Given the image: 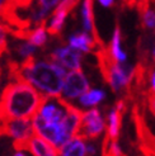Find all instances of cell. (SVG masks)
I'll use <instances>...</instances> for the list:
<instances>
[{"instance_id": "cell-1", "label": "cell", "mask_w": 155, "mask_h": 156, "mask_svg": "<svg viewBox=\"0 0 155 156\" xmlns=\"http://www.w3.org/2000/svg\"><path fill=\"white\" fill-rule=\"evenodd\" d=\"M43 94L28 81H9L0 93V114L6 119H31L37 114Z\"/></svg>"}, {"instance_id": "cell-2", "label": "cell", "mask_w": 155, "mask_h": 156, "mask_svg": "<svg viewBox=\"0 0 155 156\" xmlns=\"http://www.w3.org/2000/svg\"><path fill=\"white\" fill-rule=\"evenodd\" d=\"M19 79L28 81L45 95L59 97L63 91L65 67L53 61H38L34 56L23 60L19 67Z\"/></svg>"}, {"instance_id": "cell-3", "label": "cell", "mask_w": 155, "mask_h": 156, "mask_svg": "<svg viewBox=\"0 0 155 156\" xmlns=\"http://www.w3.org/2000/svg\"><path fill=\"white\" fill-rule=\"evenodd\" d=\"M13 149L15 151H28L33 156H59L60 151L45 138L34 133L27 140H14Z\"/></svg>"}, {"instance_id": "cell-4", "label": "cell", "mask_w": 155, "mask_h": 156, "mask_svg": "<svg viewBox=\"0 0 155 156\" xmlns=\"http://www.w3.org/2000/svg\"><path fill=\"white\" fill-rule=\"evenodd\" d=\"M104 119L98 109H90L84 112L80 127L78 129L75 137H80L83 140H96L104 131Z\"/></svg>"}, {"instance_id": "cell-5", "label": "cell", "mask_w": 155, "mask_h": 156, "mask_svg": "<svg viewBox=\"0 0 155 156\" xmlns=\"http://www.w3.org/2000/svg\"><path fill=\"white\" fill-rule=\"evenodd\" d=\"M89 81L85 77L84 73L80 70H71L66 74L63 85V97L66 100H73L80 98L83 94L89 91Z\"/></svg>"}, {"instance_id": "cell-6", "label": "cell", "mask_w": 155, "mask_h": 156, "mask_svg": "<svg viewBox=\"0 0 155 156\" xmlns=\"http://www.w3.org/2000/svg\"><path fill=\"white\" fill-rule=\"evenodd\" d=\"M46 58L57 62L69 70H80L83 55L81 51L71 47V46H61V47L53 50L51 53L46 55Z\"/></svg>"}, {"instance_id": "cell-7", "label": "cell", "mask_w": 155, "mask_h": 156, "mask_svg": "<svg viewBox=\"0 0 155 156\" xmlns=\"http://www.w3.org/2000/svg\"><path fill=\"white\" fill-rule=\"evenodd\" d=\"M79 0H63L56 6V9L52 13V17L46 22V28H47V33L50 36H59L61 33L66 17L76 6Z\"/></svg>"}, {"instance_id": "cell-8", "label": "cell", "mask_w": 155, "mask_h": 156, "mask_svg": "<svg viewBox=\"0 0 155 156\" xmlns=\"http://www.w3.org/2000/svg\"><path fill=\"white\" fill-rule=\"evenodd\" d=\"M36 133L33 122L31 119H8L5 124V135L14 140H27Z\"/></svg>"}, {"instance_id": "cell-9", "label": "cell", "mask_w": 155, "mask_h": 156, "mask_svg": "<svg viewBox=\"0 0 155 156\" xmlns=\"http://www.w3.org/2000/svg\"><path fill=\"white\" fill-rule=\"evenodd\" d=\"M81 18H83V27L85 32L92 34L94 40L98 42L99 46H103V42L100 41L98 32L94 24V14H93V0H84L81 8Z\"/></svg>"}, {"instance_id": "cell-10", "label": "cell", "mask_w": 155, "mask_h": 156, "mask_svg": "<svg viewBox=\"0 0 155 156\" xmlns=\"http://www.w3.org/2000/svg\"><path fill=\"white\" fill-rule=\"evenodd\" d=\"M69 46H71V47L79 50L81 52H87V53L94 51L97 47H102V46H99L98 42L94 40V37L90 36L87 32L73 34L69 38Z\"/></svg>"}, {"instance_id": "cell-11", "label": "cell", "mask_w": 155, "mask_h": 156, "mask_svg": "<svg viewBox=\"0 0 155 156\" xmlns=\"http://www.w3.org/2000/svg\"><path fill=\"white\" fill-rule=\"evenodd\" d=\"M122 112L118 111L117 108H112L110 113H108V128H107V136L111 138V141H117L121 123H122Z\"/></svg>"}, {"instance_id": "cell-12", "label": "cell", "mask_w": 155, "mask_h": 156, "mask_svg": "<svg viewBox=\"0 0 155 156\" xmlns=\"http://www.w3.org/2000/svg\"><path fill=\"white\" fill-rule=\"evenodd\" d=\"M85 140L80 137H74L70 140L61 150V156H87V145H85Z\"/></svg>"}, {"instance_id": "cell-13", "label": "cell", "mask_w": 155, "mask_h": 156, "mask_svg": "<svg viewBox=\"0 0 155 156\" xmlns=\"http://www.w3.org/2000/svg\"><path fill=\"white\" fill-rule=\"evenodd\" d=\"M110 50L112 57L117 61V62H125L127 60V55L126 52L122 50L121 47V29L120 26L116 24L114 27V32H113V37H112V41H111V46L108 47Z\"/></svg>"}, {"instance_id": "cell-14", "label": "cell", "mask_w": 155, "mask_h": 156, "mask_svg": "<svg viewBox=\"0 0 155 156\" xmlns=\"http://www.w3.org/2000/svg\"><path fill=\"white\" fill-rule=\"evenodd\" d=\"M106 98V93L99 89H92L79 98V103L83 107H93L99 104Z\"/></svg>"}, {"instance_id": "cell-15", "label": "cell", "mask_w": 155, "mask_h": 156, "mask_svg": "<svg viewBox=\"0 0 155 156\" xmlns=\"http://www.w3.org/2000/svg\"><path fill=\"white\" fill-rule=\"evenodd\" d=\"M139 10L141 15L142 27L148 29H155V10L150 8L149 3H140Z\"/></svg>"}, {"instance_id": "cell-16", "label": "cell", "mask_w": 155, "mask_h": 156, "mask_svg": "<svg viewBox=\"0 0 155 156\" xmlns=\"http://www.w3.org/2000/svg\"><path fill=\"white\" fill-rule=\"evenodd\" d=\"M28 42H31L36 47H43L47 42V28H46V22L41 26L36 27L28 36Z\"/></svg>"}, {"instance_id": "cell-17", "label": "cell", "mask_w": 155, "mask_h": 156, "mask_svg": "<svg viewBox=\"0 0 155 156\" xmlns=\"http://www.w3.org/2000/svg\"><path fill=\"white\" fill-rule=\"evenodd\" d=\"M15 52L18 53V56L23 60H26L31 56H33V53L36 52V46H33L31 42H23V43H18L15 46Z\"/></svg>"}, {"instance_id": "cell-18", "label": "cell", "mask_w": 155, "mask_h": 156, "mask_svg": "<svg viewBox=\"0 0 155 156\" xmlns=\"http://www.w3.org/2000/svg\"><path fill=\"white\" fill-rule=\"evenodd\" d=\"M8 51H9V47H8V41H6V30L0 24V57L4 53H8Z\"/></svg>"}, {"instance_id": "cell-19", "label": "cell", "mask_w": 155, "mask_h": 156, "mask_svg": "<svg viewBox=\"0 0 155 156\" xmlns=\"http://www.w3.org/2000/svg\"><path fill=\"white\" fill-rule=\"evenodd\" d=\"M63 0H38V4H41L43 8L49 10H52L53 8H56Z\"/></svg>"}, {"instance_id": "cell-20", "label": "cell", "mask_w": 155, "mask_h": 156, "mask_svg": "<svg viewBox=\"0 0 155 156\" xmlns=\"http://www.w3.org/2000/svg\"><path fill=\"white\" fill-rule=\"evenodd\" d=\"M148 103H149V107H150V111L155 115V93L150 91L148 94Z\"/></svg>"}, {"instance_id": "cell-21", "label": "cell", "mask_w": 155, "mask_h": 156, "mask_svg": "<svg viewBox=\"0 0 155 156\" xmlns=\"http://www.w3.org/2000/svg\"><path fill=\"white\" fill-rule=\"evenodd\" d=\"M149 79H150V88H151L150 91L155 93V70H151V71H150Z\"/></svg>"}, {"instance_id": "cell-22", "label": "cell", "mask_w": 155, "mask_h": 156, "mask_svg": "<svg viewBox=\"0 0 155 156\" xmlns=\"http://www.w3.org/2000/svg\"><path fill=\"white\" fill-rule=\"evenodd\" d=\"M98 2H99L100 5H103L106 8H111L114 4V0H98Z\"/></svg>"}, {"instance_id": "cell-23", "label": "cell", "mask_w": 155, "mask_h": 156, "mask_svg": "<svg viewBox=\"0 0 155 156\" xmlns=\"http://www.w3.org/2000/svg\"><path fill=\"white\" fill-rule=\"evenodd\" d=\"M87 151H88V156H94L96 155V147L93 145H87Z\"/></svg>"}, {"instance_id": "cell-24", "label": "cell", "mask_w": 155, "mask_h": 156, "mask_svg": "<svg viewBox=\"0 0 155 156\" xmlns=\"http://www.w3.org/2000/svg\"><path fill=\"white\" fill-rule=\"evenodd\" d=\"M9 4V0H0V13L4 10V8Z\"/></svg>"}, {"instance_id": "cell-25", "label": "cell", "mask_w": 155, "mask_h": 156, "mask_svg": "<svg viewBox=\"0 0 155 156\" xmlns=\"http://www.w3.org/2000/svg\"><path fill=\"white\" fill-rule=\"evenodd\" d=\"M14 156H26L24 154H23V151H17L14 154Z\"/></svg>"}, {"instance_id": "cell-26", "label": "cell", "mask_w": 155, "mask_h": 156, "mask_svg": "<svg viewBox=\"0 0 155 156\" xmlns=\"http://www.w3.org/2000/svg\"><path fill=\"white\" fill-rule=\"evenodd\" d=\"M151 56H153V60L155 62V44H154V48H153V53H151Z\"/></svg>"}]
</instances>
